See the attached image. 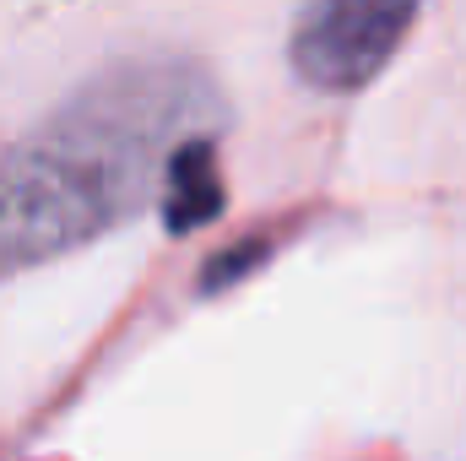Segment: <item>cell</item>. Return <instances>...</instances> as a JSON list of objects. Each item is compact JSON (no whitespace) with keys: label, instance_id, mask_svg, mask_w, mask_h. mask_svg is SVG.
I'll list each match as a JSON object with an SVG mask.
<instances>
[{"label":"cell","instance_id":"cell-1","mask_svg":"<svg viewBox=\"0 0 466 461\" xmlns=\"http://www.w3.org/2000/svg\"><path fill=\"white\" fill-rule=\"evenodd\" d=\"M228 119L196 60H125L0 147V277L93 244L163 196L168 158Z\"/></svg>","mask_w":466,"mask_h":461},{"label":"cell","instance_id":"cell-2","mask_svg":"<svg viewBox=\"0 0 466 461\" xmlns=\"http://www.w3.org/2000/svg\"><path fill=\"white\" fill-rule=\"evenodd\" d=\"M412 22V0H320L299 11L288 60L315 93H358L390 66Z\"/></svg>","mask_w":466,"mask_h":461},{"label":"cell","instance_id":"cell-3","mask_svg":"<svg viewBox=\"0 0 466 461\" xmlns=\"http://www.w3.org/2000/svg\"><path fill=\"white\" fill-rule=\"evenodd\" d=\"M223 207H228V185H223V174H218V141H212V136H196V141H185V147L168 158L163 196H157L163 229L168 233L207 229L212 218H223Z\"/></svg>","mask_w":466,"mask_h":461},{"label":"cell","instance_id":"cell-4","mask_svg":"<svg viewBox=\"0 0 466 461\" xmlns=\"http://www.w3.org/2000/svg\"><path fill=\"white\" fill-rule=\"evenodd\" d=\"M260 255H266V239H249V244H238V250L212 255V266L201 271V293H218V288L238 282L244 271H255V266H260Z\"/></svg>","mask_w":466,"mask_h":461}]
</instances>
